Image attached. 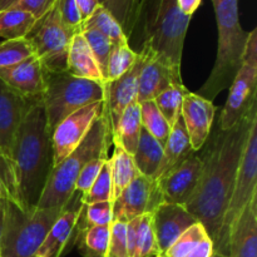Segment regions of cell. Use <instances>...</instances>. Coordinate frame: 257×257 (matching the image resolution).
Returning <instances> with one entry per match:
<instances>
[{
	"label": "cell",
	"instance_id": "1",
	"mask_svg": "<svg viewBox=\"0 0 257 257\" xmlns=\"http://www.w3.org/2000/svg\"><path fill=\"white\" fill-rule=\"evenodd\" d=\"M256 118L257 104L232 128L228 131L217 128L212 136L210 135L206 141L207 148L200 156L202 161L200 183L185 207L198 222L202 223L213 243L220 233L235 185L241 155L247 142L251 124Z\"/></svg>",
	"mask_w": 257,
	"mask_h": 257
},
{
	"label": "cell",
	"instance_id": "2",
	"mask_svg": "<svg viewBox=\"0 0 257 257\" xmlns=\"http://www.w3.org/2000/svg\"><path fill=\"white\" fill-rule=\"evenodd\" d=\"M0 167L8 198L23 210L37 207L53 168L52 137L42 100L23 119L9 161Z\"/></svg>",
	"mask_w": 257,
	"mask_h": 257
},
{
	"label": "cell",
	"instance_id": "3",
	"mask_svg": "<svg viewBox=\"0 0 257 257\" xmlns=\"http://www.w3.org/2000/svg\"><path fill=\"white\" fill-rule=\"evenodd\" d=\"M218 30L216 62L197 94L212 102L228 89L242 64L248 32L241 27L238 0H212Z\"/></svg>",
	"mask_w": 257,
	"mask_h": 257
},
{
	"label": "cell",
	"instance_id": "4",
	"mask_svg": "<svg viewBox=\"0 0 257 257\" xmlns=\"http://www.w3.org/2000/svg\"><path fill=\"white\" fill-rule=\"evenodd\" d=\"M110 143L112 138L108 120L105 113H103L92 125L83 142L52 168L37 207H63L67 205L75 195V182L80 171L92 160L108 156Z\"/></svg>",
	"mask_w": 257,
	"mask_h": 257
},
{
	"label": "cell",
	"instance_id": "5",
	"mask_svg": "<svg viewBox=\"0 0 257 257\" xmlns=\"http://www.w3.org/2000/svg\"><path fill=\"white\" fill-rule=\"evenodd\" d=\"M142 18V47L181 70L183 44L191 17L181 12L176 0H145L140 22Z\"/></svg>",
	"mask_w": 257,
	"mask_h": 257
},
{
	"label": "cell",
	"instance_id": "6",
	"mask_svg": "<svg viewBox=\"0 0 257 257\" xmlns=\"http://www.w3.org/2000/svg\"><path fill=\"white\" fill-rule=\"evenodd\" d=\"M63 207L23 210L5 201L0 257H34Z\"/></svg>",
	"mask_w": 257,
	"mask_h": 257
},
{
	"label": "cell",
	"instance_id": "7",
	"mask_svg": "<svg viewBox=\"0 0 257 257\" xmlns=\"http://www.w3.org/2000/svg\"><path fill=\"white\" fill-rule=\"evenodd\" d=\"M104 100V84L65 72H44V105L47 127L53 131L63 119L88 104Z\"/></svg>",
	"mask_w": 257,
	"mask_h": 257
},
{
	"label": "cell",
	"instance_id": "8",
	"mask_svg": "<svg viewBox=\"0 0 257 257\" xmlns=\"http://www.w3.org/2000/svg\"><path fill=\"white\" fill-rule=\"evenodd\" d=\"M257 195V118L252 122L248 132L243 152L241 155L237 168L235 185L231 193L228 206L223 216L220 233L213 243L215 252L226 256L227 252V237L231 226L233 225L240 213Z\"/></svg>",
	"mask_w": 257,
	"mask_h": 257
},
{
	"label": "cell",
	"instance_id": "9",
	"mask_svg": "<svg viewBox=\"0 0 257 257\" xmlns=\"http://www.w3.org/2000/svg\"><path fill=\"white\" fill-rule=\"evenodd\" d=\"M227 100L218 118V128L228 131L257 104V29L248 32L242 64L230 85Z\"/></svg>",
	"mask_w": 257,
	"mask_h": 257
},
{
	"label": "cell",
	"instance_id": "10",
	"mask_svg": "<svg viewBox=\"0 0 257 257\" xmlns=\"http://www.w3.org/2000/svg\"><path fill=\"white\" fill-rule=\"evenodd\" d=\"M72 37L54 5L44 17L37 20L27 39L43 70L55 73L68 69V49Z\"/></svg>",
	"mask_w": 257,
	"mask_h": 257
},
{
	"label": "cell",
	"instance_id": "11",
	"mask_svg": "<svg viewBox=\"0 0 257 257\" xmlns=\"http://www.w3.org/2000/svg\"><path fill=\"white\" fill-rule=\"evenodd\" d=\"M104 113V100L88 104L68 115L52 133L53 167L70 155L88 135L95 120Z\"/></svg>",
	"mask_w": 257,
	"mask_h": 257
},
{
	"label": "cell",
	"instance_id": "12",
	"mask_svg": "<svg viewBox=\"0 0 257 257\" xmlns=\"http://www.w3.org/2000/svg\"><path fill=\"white\" fill-rule=\"evenodd\" d=\"M165 202L156 180L140 175L113 201V221L128 223Z\"/></svg>",
	"mask_w": 257,
	"mask_h": 257
},
{
	"label": "cell",
	"instance_id": "13",
	"mask_svg": "<svg viewBox=\"0 0 257 257\" xmlns=\"http://www.w3.org/2000/svg\"><path fill=\"white\" fill-rule=\"evenodd\" d=\"M42 98H28L0 79V165L9 161L15 135L32 107Z\"/></svg>",
	"mask_w": 257,
	"mask_h": 257
},
{
	"label": "cell",
	"instance_id": "14",
	"mask_svg": "<svg viewBox=\"0 0 257 257\" xmlns=\"http://www.w3.org/2000/svg\"><path fill=\"white\" fill-rule=\"evenodd\" d=\"M143 60L142 53H137V59L127 73L118 79L104 83V113L112 140L117 133L118 123L124 109L137 100L138 79Z\"/></svg>",
	"mask_w": 257,
	"mask_h": 257
},
{
	"label": "cell",
	"instance_id": "15",
	"mask_svg": "<svg viewBox=\"0 0 257 257\" xmlns=\"http://www.w3.org/2000/svg\"><path fill=\"white\" fill-rule=\"evenodd\" d=\"M202 173L198 152L188 156L181 165L157 181L165 202L186 206L195 195Z\"/></svg>",
	"mask_w": 257,
	"mask_h": 257
},
{
	"label": "cell",
	"instance_id": "16",
	"mask_svg": "<svg viewBox=\"0 0 257 257\" xmlns=\"http://www.w3.org/2000/svg\"><path fill=\"white\" fill-rule=\"evenodd\" d=\"M141 53L145 57V60L138 79V103L153 100L168 87L182 83L181 70L171 67L147 48H141Z\"/></svg>",
	"mask_w": 257,
	"mask_h": 257
},
{
	"label": "cell",
	"instance_id": "17",
	"mask_svg": "<svg viewBox=\"0 0 257 257\" xmlns=\"http://www.w3.org/2000/svg\"><path fill=\"white\" fill-rule=\"evenodd\" d=\"M196 222L198 221L188 212L185 206L168 202L161 203L152 213V226L158 256L165 257L175 241Z\"/></svg>",
	"mask_w": 257,
	"mask_h": 257
},
{
	"label": "cell",
	"instance_id": "18",
	"mask_svg": "<svg viewBox=\"0 0 257 257\" xmlns=\"http://www.w3.org/2000/svg\"><path fill=\"white\" fill-rule=\"evenodd\" d=\"M216 109L211 100L188 90L183 98L181 118L190 138L191 147L200 152L212 132Z\"/></svg>",
	"mask_w": 257,
	"mask_h": 257
},
{
	"label": "cell",
	"instance_id": "19",
	"mask_svg": "<svg viewBox=\"0 0 257 257\" xmlns=\"http://www.w3.org/2000/svg\"><path fill=\"white\" fill-rule=\"evenodd\" d=\"M226 257H257V195L231 226Z\"/></svg>",
	"mask_w": 257,
	"mask_h": 257
},
{
	"label": "cell",
	"instance_id": "20",
	"mask_svg": "<svg viewBox=\"0 0 257 257\" xmlns=\"http://www.w3.org/2000/svg\"><path fill=\"white\" fill-rule=\"evenodd\" d=\"M0 79L28 98H42L44 93V70L35 55L7 68H0Z\"/></svg>",
	"mask_w": 257,
	"mask_h": 257
},
{
	"label": "cell",
	"instance_id": "21",
	"mask_svg": "<svg viewBox=\"0 0 257 257\" xmlns=\"http://www.w3.org/2000/svg\"><path fill=\"white\" fill-rule=\"evenodd\" d=\"M80 208H82V205H80V207H77V206L70 207L69 202L64 206L62 213L57 218V221L53 223L47 237L38 250L37 256L60 257L67 243L72 238L75 227H77Z\"/></svg>",
	"mask_w": 257,
	"mask_h": 257
},
{
	"label": "cell",
	"instance_id": "22",
	"mask_svg": "<svg viewBox=\"0 0 257 257\" xmlns=\"http://www.w3.org/2000/svg\"><path fill=\"white\" fill-rule=\"evenodd\" d=\"M68 72L72 75L104 84V78L82 33L73 35L68 49Z\"/></svg>",
	"mask_w": 257,
	"mask_h": 257
},
{
	"label": "cell",
	"instance_id": "23",
	"mask_svg": "<svg viewBox=\"0 0 257 257\" xmlns=\"http://www.w3.org/2000/svg\"><path fill=\"white\" fill-rule=\"evenodd\" d=\"M127 247L128 257L158 256L152 213H146L127 223Z\"/></svg>",
	"mask_w": 257,
	"mask_h": 257
},
{
	"label": "cell",
	"instance_id": "24",
	"mask_svg": "<svg viewBox=\"0 0 257 257\" xmlns=\"http://www.w3.org/2000/svg\"><path fill=\"white\" fill-rule=\"evenodd\" d=\"M193 152L195 151L191 147L190 138H188L187 132H186L183 120L182 118H180L177 123L172 127V130H171L167 142H166L165 147H163V158L160 168H158L156 181L162 178L170 171H172L173 168L181 165Z\"/></svg>",
	"mask_w": 257,
	"mask_h": 257
},
{
	"label": "cell",
	"instance_id": "25",
	"mask_svg": "<svg viewBox=\"0 0 257 257\" xmlns=\"http://www.w3.org/2000/svg\"><path fill=\"white\" fill-rule=\"evenodd\" d=\"M162 158L163 147L155 137H152L142 127L137 148H136V152L133 153V160L137 166V170L145 177L156 180Z\"/></svg>",
	"mask_w": 257,
	"mask_h": 257
},
{
	"label": "cell",
	"instance_id": "26",
	"mask_svg": "<svg viewBox=\"0 0 257 257\" xmlns=\"http://www.w3.org/2000/svg\"><path fill=\"white\" fill-rule=\"evenodd\" d=\"M141 131H142V120H141L140 103L136 100L131 103L123 112L112 143L120 146L125 152L133 156L137 148Z\"/></svg>",
	"mask_w": 257,
	"mask_h": 257
},
{
	"label": "cell",
	"instance_id": "27",
	"mask_svg": "<svg viewBox=\"0 0 257 257\" xmlns=\"http://www.w3.org/2000/svg\"><path fill=\"white\" fill-rule=\"evenodd\" d=\"M110 160L112 175V202L120 195L123 190L141 175L137 170L133 156L125 152L120 146L114 145Z\"/></svg>",
	"mask_w": 257,
	"mask_h": 257
},
{
	"label": "cell",
	"instance_id": "28",
	"mask_svg": "<svg viewBox=\"0 0 257 257\" xmlns=\"http://www.w3.org/2000/svg\"><path fill=\"white\" fill-rule=\"evenodd\" d=\"M99 4L110 13L130 40L140 24L143 0H99Z\"/></svg>",
	"mask_w": 257,
	"mask_h": 257
},
{
	"label": "cell",
	"instance_id": "29",
	"mask_svg": "<svg viewBox=\"0 0 257 257\" xmlns=\"http://www.w3.org/2000/svg\"><path fill=\"white\" fill-rule=\"evenodd\" d=\"M37 19L25 10L9 8L0 12V38L22 39L32 32Z\"/></svg>",
	"mask_w": 257,
	"mask_h": 257
},
{
	"label": "cell",
	"instance_id": "30",
	"mask_svg": "<svg viewBox=\"0 0 257 257\" xmlns=\"http://www.w3.org/2000/svg\"><path fill=\"white\" fill-rule=\"evenodd\" d=\"M89 28L102 33L104 37H107L109 39L112 45L130 43V40L124 35L119 24L115 22L114 18L110 15V13L100 4H98L95 7V9L93 10L92 14L83 22L80 32L83 29H89Z\"/></svg>",
	"mask_w": 257,
	"mask_h": 257
},
{
	"label": "cell",
	"instance_id": "31",
	"mask_svg": "<svg viewBox=\"0 0 257 257\" xmlns=\"http://www.w3.org/2000/svg\"><path fill=\"white\" fill-rule=\"evenodd\" d=\"M109 226H93L78 232V248L83 257H107Z\"/></svg>",
	"mask_w": 257,
	"mask_h": 257
},
{
	"label": "cell",
	"instance_id": "32",
	"mask_svg": "<svg viewBox=\"0 0 257 257\" xmlns=\"http://www.w3.org/2000/svg\"><path fill=\"white\" fill-rule=\"evenodd\" d=\"M187 92L188 89L183 85V83H180V84H173L168 87L153 99L160 112L170 124L171 130L181 118L183 98Z\"/></svg>",
	"mask_w": 257,
	"mask_h": 257
},
{
	"label": "cell",
	"instance_id": "33",
	"mask_svg": "<svg viewBox=\"0 0 257 257\" xmlns=\"http://www.w3.org/2000/svg\"><path fill=\"white\" fill-rule=\"evenodd\" d=\"M140 109L142 127L155 137L162 147H165L171 133V127L157 108L155 100L140 103Z\"/></svg>",
	"mask_w": 257,
	"mask_h": 257
},
{
	"label": "cell",
	"instance_id": "34",
	"mask_svg": "<svg viewBox=\"0 0 257 257\" xmlns=\"http://www.w3.org/2000/svg\"><path fill=\"white\" fill-rule=\"evenodd\" d=\"M137 59V53L130 47V43L112 45L108 58L105 82L115 80L132 68Z\"/></svg>",
	"mask_w": 257,
	"mask_h": 257
},
{
	"label": "cell",
	"instance_id": "35",
	"mask_svg": "<svg viewBox=\"0 0 257 257\" xmlns=\"http://www.w3.org/2000/svg\"><path fill=\"white\" fill-rule=\"evenodd\" d=\"M113 222V202L92 203V205H83L80 208V215L78 223V232L93 226H109Z\"/></svg>",
	"mask_w": 257,
	"mask_h": 257
},
{
	"label": "cell",
	"instance_id": "36",
	"mask_svg": "<svg viewBox=\"0 0 257 257\" xmlns=\"http://www.w3.org/2000/svg\"><path fill=\"white\" fill-rule=\"evenodd\" d=\"M104 201L112 202V175H110L109 158L102 167L92 187L80 196V202L83 205H92V203L104 202Z\"/></svg>",
	"mask_w": 257,
	"mask_h": 257
},
{
	"label": "cell",
	"instance_id": "37",
	"mask_svg": "<svg viewBox=\"0 0 257 257\" xmlns=\"http://www.w3.org/2000/svg\"><path fill=\"white\" fill-rule=\"evenodd\" d=\"M207 236L208 233L202 223L196 222L175 241L165 257H186Z\"/></svg>",
	"mask_w": 257,
	"mask_h": 257
},
{
	"label": "cell",
	"instance_id": "38",
	"mask_svg": "<svg viewBox=\"0 0 257 257\" xmlns=\"http://www.w3.org/2000/svg\"><path fill=\"white\" fill-rule=\"evenodd\" d=\"M33 55H35L34 50L27 38L4 40L0 43V68L18 64Z\"/></svg>",
	"mask_w": 257,
	"mask_h": 257
},
{
	"label": "cell",
	"instance_id": "39",
	"mask_svg": "<svg viewBox=\"0 0 257 257\" xmlns=\"http://www.w3.org/2000/svg\"><path fill=\"white\" fill-rule=\"evenodd\" d=\"M80 33L84 37V39L87 40L88 45H89L90 50H92L93 55H94L95 62H97L105 82V70H107L108 58H109L110 48H112L109 39L107 37H104L100 32L92 29V28H89V29H83Z\"/></svg>",
	"mask_w": 257,
	"mask_h": 257
},
{
	"label": "cell",
	"instance_id": "40",
	"mask_svg": "<svg viewBox=\"0 0 257 257\" xmlns=\"http://www.w3.org/2000/svg\"><path fill=\"white\" fill-rule=\"evenodd\" d=\"M59 17L62 19L63 24L65 25L68 30L75 35L77 33H80L83 24V18L80 14V10L78 8V4L75 0H57L55 3Z\"/></svg>",
	"mask_w": 257,
	"mask_h": 257
},
{
	"label": "cell",
	"instance_id": "41",
	"mask_svg": "<svg viewBox=\"0 0 257 257\" xmlns=\"http://www.w3.org/2000/svg\"><path fill=\"white\" fill-rule=\"evenodd\" d=\"M109 245L107 257H128L127 223L113 221L109 226Z\"/></svg>",
	"mask_w": 257,
	"mask_h": 257
},
{
	"label": "cell",
	"instance_id": "42",
	"mask_svg": "<svg viewBox=\"0 0 257 257\" xmlns=\"http://www.w3.org/2000/svg\"><path fill=\"white\" fill-rule=\"evenodd\" d=\"M108 158H109L108 156H102V157L92 160L85 165V167L80 171L77 182H75V192H79L83 195L92 187Z\"/></svg>",
	"mask_w": 257,
	"mask_h": 257
},
{
	"label": "cell",
	"instance_id": "43",
	"mask_svg": "<svg viewBox=\"0 0 257 257\" xmlns=\"http://www.w3.org/2000/svg\"><path fill=\"white\" fill-rule=\"evenodd\" d=\"M55 3H57V0H17L10 8L25 10V12L30 13L38 20L42 17H44L54 7Z\"/></svg>",
	"mask_w": 257,
	"mask_h": 257
},
{
	"label": "cell",
	"instance_id": "44",
	"mask_svg": "<svg viewBox=\"0 0 257 257\" xmlns=\"http://www.w3.org/2000/svg\"><path fill=\"white\" fill-rule=\"evenodd\" d=\"M213 253H215L213 242L210 236H207L186 257H213Z\"/></svg>",
	"mask_w": 257,
	"mask_h": 257
},
{
	"label": "cell",
	"instance_id": "45",
	"mask_svg": "<svg viewBox=\"0 0 257 257\" xmlns=\"http://www.w3.org/2000/svg\"><path fill=\"white\" fill-rule=\"evenodd\" d=\"M176 2H177L178 8L183 14L192 17L193 13L200 8L202 0H176Z\"/></svg>",
	"mask_w": 257,
	"mask_h": 257
},
{
	"label": "cell",
	"instance_id": "46",
	"mask_svg": "<svg viewBox=\"0 0 257 257\" xmlns=\"http://www.w3.org/2000/svg\"><path fill=\"white\" fill-rule=\"evenodd\" d=\"M78 4V8L80 10V14H82L83 22L89 17L90 14L93 13V10L95 9L99 2L98 0H75Z\"/></svg>",
	"mask_w": 257,
	"mask_h": 257
},
{
	"label": "cell",
	"instance_id": "47",
	"mask_svg": "<svg viewBox=\"0 0 257 257\" xmlns=\"http://www.w3.org/2000/svg\"><path fill=\"white\" fill-rule=\"evenodd\" d=\"M5 201L0 202V245H2V235H3V226H4V213H5Z\"/></svg>",
	"mask_w": 257,
	"mask_h": 257
},
{
	"label": "cell",
	"instance_id": "48",
	"mask_svg": "<svg viewBox=\"0 0 257 257\" xmlns=\"http://www.w3.org/2000/svg\"><path fill=\"white\" fill-rule=\"evenodd\" d=\"M8 198V192H7V188H5V183L3 181L2 177V173H0V202Z\"/></svg>",
	"mask_w": 257,
	"mask_h": 257
},
{
	"label": "cell",
	"instance_id": "49",
	"mask_svg": "<svg viewBox=\"0 0 257 257\" xmlns=\"http://www.w3.org/2000/svg\"><path fill=\"white\" fill-rule=\"evenodd\" d=\"M17 0H0V12L12 7Z\"/></svg>",
	"mask_w": 257,
	"mask_h": 257
},
{
	"label": "cell",
	"instance_id": "50",
	"mask_svg": "<svg viewBox=\"0 0 257 257\" xmlns=\"http://www.w3.org/2000/svg\"><path fill=\"white\" fill-rule=\"evenodd\" d=\"M213 257H226V256L221 255V253H217V252H215V253H213Z\"/></svg>",
	"mask_w": 257,
	"mask_h": 257
},
{
	"label": "cell",
	"instance_id": "51",
	"mask_svg": "<svg viewBox=\"0 0 257 257\" xmlns=\"http://www.w3.org/2000/svg\"><path fill=\"white\" fill-rule=\"evenodd\" d=\"M156 257H163V256H156Z\"/></svg>",
	"mask_w": 257,
	"mask_h": 257
},
{
	"label": "cell",
	"instance_id": "52",
	"mask_svg": "<svg viewBox=\"0 0 257 257\" xmlns=\"http://www.w3.org/2000/svg\"><path fill=\"white\" fill-rule=\"evenodd\" d=\"M34 257H39V256H34Z\"/></svg>",
	"mask_w": 257,
	"mask_h": 257
},
{
	"label": "cell",
	"instance_id": "53",
	"mask_svg": "<svg viewBox=\"0 0 257 257\" xmlns=\"http://www.w3.org/2000/svg\"><path fill=\"white\" fill-rule=\"evenodd\" d=\"M143 2H145V0H143Z\"/></svg>",
	"mask_w": 257,
	"mask_h": 257
},
{
	"label": "cell",
	"instance_id": "54",
	"mask_svg": "<svg viewBox=\"0 0 257 257\" xmlns=\"http://www.w3.org/2000/svg\"><path fill=\"white\" fill-rule=\"evenodd\" d=\"M98 2H99V0H98Z\"/></svg>",
	"mask_w": 257,
	"mask_h": 257
}]
</instances>
